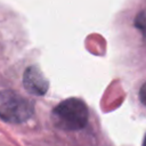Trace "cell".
Returning a JSON list of instances; mask_svg holds the SVG:
<instances>
[{
	"label": "cell",
	"instance_id": "cell-2",
	"mask_svg": "<svg viewBox=\"0 0 146 146\" xmlns=\"http://www.w3.org/2000/svg\"><path fill=\"white\" fill-rule=\"evenodd\" d=\"M34 113L31 100L14 90H0V117L9 123H23Z\"/></svg>",
	"mask_w": 146,
	"mask_h": 146
},
{
	"label": "cell",
	"instance_id": "cell-3",
	"mask_svg": "<svg viewBox=\"0 0 146 146\" xmlns=\"http://www.w3.org/2000/svg\"><path fill=\"white\" fill-rule=\"evenodd\" d=\"M23 86L25 90L34 96H43L47 94L49 82L36 65L29 66L23 74Z\"/></svg>",
	"mask_w": 146,
	"mask_h": 146
},
{
	"label": "cell",
	"instance_id": "cell-5",
	"mask_svg": "<svg viewBox=\"0 0 146 146\" xmlns=\"http://www.w3.org/2000/svg\"><path fill=\"white\" fill-rule=\"evenodd\" d=\"M139 99L141 104L146 106V81L143 83V86L139 89Z\"/></svg>",
	"mask_w": 146,
	"mask_h": 146
},
{
	"label": "cell",
	"instance_id": "cell-4",
	"mask_svg": "<svg viewBox=\"0 0 146 146\" xmlns=\"http://www.w3.org/2000/svg\"><path fill=\"white\" fill-rule=\"evenodd\" d=\"M135 26L143 33L144 36H146V13L140 11L135 17Z\"/></svg>",
	"mask_w": 146,
	"mask_h": 146
},
{
	"label": "cell",
	"instance_id": "cell-6",
	"mask_svg": "<svg viewBox=\"0 0 146 146\" xmlns=\"http://www.w3.org/2000/svg\"><path fill=\"white\" fill-rule=\"evenodd\" d=\"M143 146H146V135L144 137V140H143Z\"/></svg>",
	"mask_w": 146,
	"mask_h": 146
},
{
	"label": "cell",
	"instance_id": "cell-1",
	"mask_svg": "<svg viewBox=\"0 0 146 146\" xmlns=\"http://www.w3.org/2000/svg\"><path fill=\"white\" fill-rule=\"evenodd\" d=\"M54 124L66 131L83 129L89 120V111L86 103L79 98H67L60 102L51 112Z\"/></svg>",
	"mask_w": 146,
	"mask_h": 146
}]
</instances>
